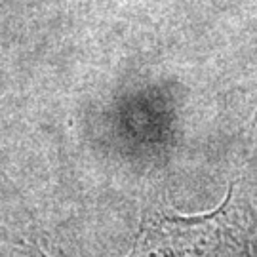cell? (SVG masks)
<instances>
[{
    "instance_id": "cell-1",
    "label": "cell",
    "mask_w": 257,
    "mask_h": 257,
    "mask_svg": "<svg viewBox=\"0 0 257 257\" xmlns=\"http://www.w3.org/2000/svg\"><path fill=\"white\" fill-rule=\"evenodd\" d=\"M251 238L249 210L230 185L219 208L204 215L149 210L126 257H253ZM33 249L38 257H48L40 248Z\"/></svg>"
}]
</instances>
